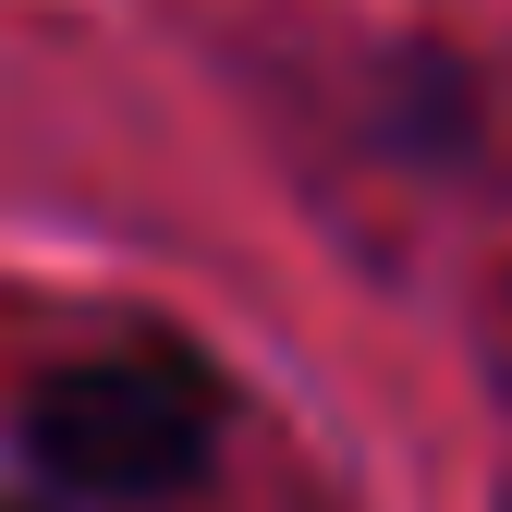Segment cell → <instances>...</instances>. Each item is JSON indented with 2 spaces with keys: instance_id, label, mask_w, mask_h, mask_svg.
<instances>
[{
  "instance_id": "1",
  "label": "cell",
  "mask_w": 512,
  "mask_h": 512,
  "mask_svg": "<svg viewBox=\"0 0 512 512\" xmlns=\"http://www.w3.org/2000/svg\"><path fill=\"white\" fill-rule=\"evenodd\" d=\"M220 366L171 330H122L74 342L25 378L13 403V452L61 500H183L220 452Z\"/></svg>"
},
{
  "instance_id": "2",
  "label": "cell",
  "mask_w": 512,
  "mask_h": 512,
  "mask_svg": "<svg viewBox=\"0 0 512 512\" xmlns=\"http://www.w3.org/2000/svg\"><path fill=\"white\" fill-rule=\"evenodd\" d=\"M0 512H61V500H25V488H0Z\"/></svg>"
}]
</instances>
